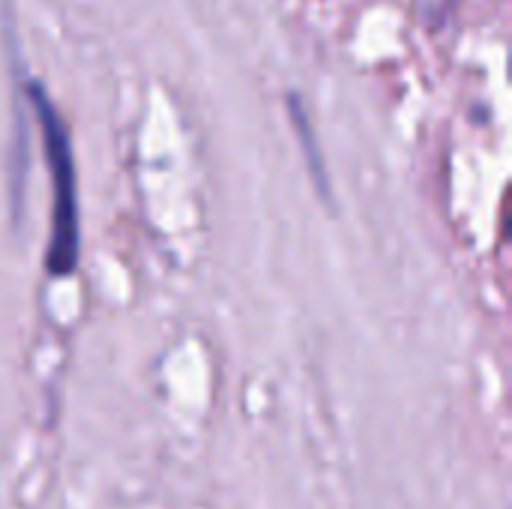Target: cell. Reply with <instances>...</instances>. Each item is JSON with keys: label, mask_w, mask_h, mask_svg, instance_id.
I'll list each match as a JSON object with an SVG mask.
<instances>
[{"label": "cell", "mask_w": 512, "mask_h": 509, "mask_svg": "<svg viewBox=\"0 0 512 509\" xmlns=\"http://www.w3.org/2000/svg\"><path fill=\"white\" fill-rule=\"evenodd\" d=\"M30 108L42 129L45 144V165L51 177V237L45 267L51 276H72L81 258V225H78V180H75V159L69 132L63 117L45 87L39 81L24 84Z\"/></svg>", "instance_id": "cell-1"}, {"label": "cell", "mask_w": 512, "mask_h": 509, "mask_svg": "<svg viewBox=\"0 0 512 509\" xmlns=\"http://www.w3.org/2000/svg\"><path fill=\"white\" fill-rule=\"evenodd\" d=\"M288 114H291V123H294V135L303 147V156H306V165H309V174L315 180V189L321 192V198H330V180H327V162H324V153L318 150V135L303 111V102L300 96H288Z\"/></svg>", "instance_id": "cell-2"}]
</instances>
